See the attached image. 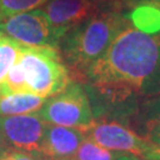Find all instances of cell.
<instances>
[{
    "label": "cell",
    "mask_w": 160,
    "mask_h": 160,
    "mask_svg": "<svg viewBox=\"0 0 160 160\" xmlns=\"http://www.w3.org/2000/svg\"><path fill=\"white\" fill-rule=\"evenodd\" d=\"M82 83L125 87L138 96L160 95V32L143 33L128 22Z\"/></svg>",
    "instance_id": "6da1fadb"
},
{
    "label": "cell",
    "mask_w": 160,
    "mask_h": 160,
    "mask_svg": "<svg viewBox=\"0 0 160 160\" xmlns=\"http://www.w3.org/2000/svg\"><path fill=\"white\" fill-rule=\"evenodd\" d=\"M129 20L122 12L101 13L69 30L58 51L72 82H83L88 68L107 52L116 34Z\"/></svg>",
    "instance_id": "7a4b0ae2"
},
{
    "label": "cell",
    "mask_w": 160,
    "mask_h": 160,
    "mask_svg": "<svg viewBox=\"0 0 160 160\" xmlns=\"http://www.w3.org/2000/svg\"><path fill=\"white\" fill-rule=\"evenodd\" d=\"M18 63L31 94L49 98L72 82L59 51L55 48L23 46Z\"/></svg>",
    "instance_id": "3957f363"
},
{
    "label": "cell",
    "mask_w": 160,
    "mask_h": 160,
    "mask_svg": "<svg viewBox=\"0 0 160 160\" xmlns=\"http://www.w3.org/2000/svg\"><path fill=\"white\" fill-rule=\"evenodd\" d=\"M37 113L48 125L82 131H87L95 122L88 94L78 82H70L62 92L46 98Z\"/></svg>",
    "instance_id": "277c9868"
},
{
    "label": "cell",
    "mask_w": 160,
    "mask_h": 160,
    "mask_svg": "<svg viewBox=\"0 0 160 160\" xmlns=\"http://www.w3.org/2000/svg\"><path fill=\"white\" fill-rule=\"evenodd\" d=\"M123 0H49L40 8L57 38L69 30L101 13L122 12Z\"/></svg>",
    "instance_id": "5b68a950"
},
{
    "label": "cell",
    "mask_w": 160,
    "mask_h": 160,
    "mask_svg": "<svg viewBox=\"0 0 160 160\" xmlns=\"http://www.w3.org/2000/svg\"><path fill=\"white\" fill-rule=\"evenodd\" d=\"M0 32L24 46H50L58 50L59 39L42 8L5 18L0 22Z\"/></svg>",
    "instance_id": "8992f818"
},
{
    "label": "cell",
    "mask_w": 160,
    "mask_h": 160,
    "mask_svg": "<svg viewBox=\"0 0 160 160\" xmlns=\"http://www.w3.org/2000/svg\"><path fill=\"white\" fill-rule=\"evenodd\" d=\"M46 126L38 113L0 116V137L5 147L40 155Z\"/></svg>",
    "instance_id": "52a82bcc"
},
{
    "label": "cell",
    "mask_w": 160,
    "mask_h": 160,
    "mask_svg": "<svg viewBox=\"0 0 160 160\" xmlns=\"http://www.w3.org/2000/svg\"><path fill=\"white\" fill-rule=\"evenodd\" d=\"M86 137L104 148L138 158H143L153 147L145 138L116 121H95L86 131Z\"/></svg>",
    "instance_id": "ba28073f"
},
{
    "label": "cell",
    "mask_w": 160,
    "mask_h": 160,
    "mask_svg": "<svg viewBox=\"0 0 160 160\" xmlns=\"http://www.w3.org/2000/svg\"><path fill=\"white\" fill-rule=\"evenodd\" d=\"M86 131L70 127L48 125L40 148V155L49 160L75 159Z\"/></svg>",
    "instance_id": "9c48e42d"
},
{
    "label": "cell",
    "mask_w": 160,
    "mask_h": 160,
    "mask_svg": "<svg viewBox=\"0 0 160 160\" xmlns=\"http://www.w3.org/2000/svg\"><path fill=\"white\" fill-rule=\"evenodd\" d=\"M45 101V97L31 92H0V116L37 113Z\"/></svg>",
    "instance_id": "30bf717a"
},
{
    "label": "cell",
    "mask_w": 160,
    "mask_h": 160,
    "mask_svg": "<svg viewBox=\"0 0 160 160\" xmlns=\"http://www.w3.org/2000/svg\"><path fill=\"white\" fill-rule=\"evenodd\" d=\"M135 119L140 125V133L154 147H160V97L140 106Z\"/></svg>",
    "instance_id": "8fae6325"
},
{
    "label": "cell",
    "mask_w": 160,
    "mask_h": 160,
    "mask_svg": "<svg viewBox=\"0 0 160 160\" xmlns=\"http://www.w3.org/2000/svg\"><path fill=\"white\" fill-rule=\"evenodd\" d=\"M131 24L143 33L157 34L160 32V4L157 1L137 5L129 13Z\"/></svg>",
    "instance_id": "7c38bea8"
},
{
    "label": "cell",
    "mask_w": 160,
    "mask_h": 160,
    "mask_svg": "<svg viewBox=\"0 0 160 160\" xmlns=\"http://www.w3.org/2000/svg\"><path fill=\"white\" fill-rule=\"evenodd\" d=\"M23 46L16 40L4 36L0 43V83L4 82L8 71L18 62Z\"/></svg>",
    "instance_id": "4fadbf2b"
},
{
    "label": "cell",
    "mask_w": 160,
    "mask_h": 160,
    "mask_svg": "<svg viewBox=\"0 0 160 160\" xmlns=\"http://www.w3.org/2000/svg\"><path fill=\"white\" fill-rule=\"evenodd\" d=\"M123 153L104 148L86 137L78 147L75 160H116Z\"/></svg>",
    "instance_id": "5bb4252c"
},
{
    "label": "cell",
    "mask_w": 160,
    "mask_h": 160,
    "mask_svg": "<svg viewBox=\"0 0 160 160\" xmlns=\"http://www.w3.org/2000/svg\"><path fill=\"white\" fill-rule=\"evenodd\" d=\"M48 1L49 0H0V22L13 14L39 8Z\"/></svg>",
    "instance_id": "9a60e30c"
},
{
    "label": "cell",
    "mask_w": 160,
    "mask_h": 160,
    "mask_svg": "<svg viewBox=\"0 0 160 160\" xmlns=\"http://www.w3.org/2000/svg\"><path fill=\"white\" fill-rule=\"evenodd\" d=\"M0 160H44L39 154L6 147L0 152Z\"/></svg>",
    "instance_id": "2e32d148"
},
{
    "label": "cell",
    "mask_w": 160,
    "mask_h": 160,
    "mask_svg": "<svg viewBox=\"0 0 160 160\" xmlns=\"http://www.w3.org/2000/svg\"><path fill=\"white\" fill-rule=\"evenodd\" d=\"M143 160H160V147H152L146 154L143 155Z\"/></svg>",
    "instance_id": "e0dca14e"
},
{
    "label": "cell",
    "mask_w": 160,
    "mask_h": 160,
    "mask_svg": "<svg viewBox=\"0 0 160 160\" xmlns=\"http://www.w3.org/2000/svg\"><path fill=\"white\" fill-rule=\"evenodd\" d=\"M125 4H129V5H139V4H143V2H152L155 0H123Z\"/></svg>",
    "instance_id": "ac0fdd59"
},
{
    "label": "cell",
    "mask_w": 160,
    "mask_h": 160,
    "mask_svg": "<svg viewBox=\"0 0 160 160\" xmlns=\"http://www.w3.org/2000/svg\"><path fill=\"white\" fill-rule=\"evenodd\" d=\"M116 160H140L138 157H134V155L131 154H122L120 158H118Z\"/></svg>",
    "instance_id": "d6986e66"
},
{
    "label": "cell",
    "mask_w": 160,
    "mask_h": 160,
    "mask_svg": "<svg viewBox=\"0 0 160 160\" xmlns=\"http://www.w3.org/2000/svg\"><path fill=\"white\" fill-rule=\"evenodd\" d=\"M4 148H6V147H5V145H4V142H2V140H1V137H0V152Z\"/></svg>",
    "instance_id": "ffe728a7"
},
{
    "label": "cell",
    "mask_w": 160,
    "mask_h": 160,
    "mask_svg": "<svg viewBox=\"0 0 160 160\" xmlns=\"http://www.w3.org/2000/svg\"><path fill=\"white\" fill-rule=\"evenodd\" d=\"M2 38H4V34L0 32V43H1V40H2Z\"/></svg>",
    "instance_id": "44dd1931"
},
{
    "label": "cell",
    "mask_w": 160,
    "mask_h": 160,
    "mask_svg": "<svg viewBox=\"0 0 160 160\" xmlns=\"http://www.w3.org/2000/svg\"><path fill=\"white\" fill-rule=\"evenodd\" d=\"M155 1H157V2H158V4H160V0H155Z\"/></svg>",
    "instance_id": "7402d4cb"
},
{
    "label": "cell",
    "mask_w": 160,
    "mask_h": 160,
    "mask_svg": "<svg viewBox=\"0 0 160 160\" xmlns=\"http://www.w3.org/2000/svg\"><path fill=\"white\" fill-rule=\"evenodd\" d=\"M44 160H49V159H44ZM68 160H75V159H68Z\"/></svg>",
    "instance_id": "603a6c76"
}]
</instances>
